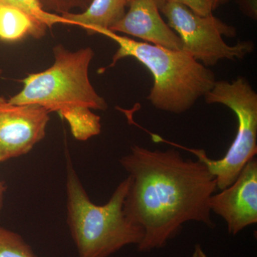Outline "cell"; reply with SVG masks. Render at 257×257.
<instances>
[{
	"instance_id": "1",
	"label": "cell",
	"mask_w": 257,
	"mask_h": 257,
	"mask_svg": "<svg viewBox=\"0 0 257 257\" xmlns=\"http://www.w3.org/2000/svg\"><path fill=\"white\" fill-rule=\"evenodd\" d=\"M119 162L130 178L124 214L144 231L140 252L165 247L189 221L214 227L209 201L216 180L202 162L138 145Z\"/></svg>"
},
{
	"instance_id": "2",
	"label": "cell",
	"mask_w": 257,
	"mask_h": 257,
	"mask_svg": "<svg viewBox=\"0 0 257 257\" xmlns=\"http://www.w3.org/2000/svg\"><path fill=\"white\" fill-rule=\"evenodd\" d=\"M99 35L119 45L107 68L122 59L133 57L150 71L154 83L147 99L159 110L185 112L215 84L214 72L184 51L136 41L109 30Z\"/></svg>"
},
{
	"instance_id": "3",
	"label": "cell",
	"mask_w": 257,
	"mask_h": 257,
	"mask_svg": "<svg viewBox=\"0 0 257 257\" xmlns=\"http://www.w3.org/2000/svg\"><path fill=\"white\" fill-rule=\"evenodd\" d=\"M67 224L79 257H109L128 245L141 243L143 229L124 212L130 178L117 186L105 204L89 199L72 161H67Z\"/></svg>"
},
{
	"instance_id": "4",
	"label": "cell",
	"mask_w": 257,
	"mask_h": 257,
	"mask_svg": "<svg viewBox=\"0 0 257 257\" xmlns=\"http://www.w3.org/2000/svg\"><path fill=\"white\" fill-rule=\"evenodd\" d=\"M55 62L48 69L29 74L23 88L10 98L14 104H35L61 117L81 108L106 110L107 104L94 89L89 69L94 57L91 47L70 51L64 45L53 48Z\"/></svg>"
},
{
	"instance_id": "5",
	"label": "cell",
	"mask_w": 257,
	"mask_h": 257,
	"mask_svg": "<svg viewBox=\"0 0 257 257\" xmlns=\"http://www.w3.org/2000/svg\"><path fill=\"white\" fill-rule=\"evenodd\" d=\"M207 104L229 108L237 119V131L229 150L220 160H211L205 151L191 149L165 140V143L192 153L202 162L216 180L217 189L231 185L244 166L257 154V94L247 80L239 77L233 82L216 81L204 96Z\"/></svg>"
},
{
	"instance_id": "6",
	"label": "cell",
	"mask_w": 257,
	"mask_h": 257,
	"mask_svg": "<svg viewBox=\"0 0 257 257\" xmlns=\"http://www.w3.org/2000/svg\"><path fill=\"white\" fill-rule=\"evenodd\" d=\"M160 13L180 38L182 50L206 67L221 60L243 59L254 50L251 41L240 42L234 46L227 45L222 37L236 36V29L212 15L202 16L175 3H166Z\"/></svg>"
},
{
	"instance_id": "7",
	"label": "cell",
	"mask_w": 257,
	"mask_h": 257,
	"mask_svg": "<svg viewBox=\"0 0 257 257\" xmlns=\"http://www.w3.org/2000/svg\"><path fill=\"white\" fill-rule=\"evenodd\" d=\"M50 112L35 104H14L0 96V163L27 155L46 135Z\"/></svg>"
},
{
	"instance_id": "8",
	"label": "cell",
	"mask_w": 257,
	"mask_h": 257,
	"mask_svg": "<svg viewBox=\"0 0 257 257\" xmlns=\"http://www.w3.org/2000/svg\"><path fill=\"white\" fill-rule=\"evenodd\" d=\"M209 201L211 211L220 216L229 234L235 236L257 222V160L244 166L234 183Z\"/></svg>"
},
{
	"instance_id": "9",
	"label": "cell",
	"mask_w": 257,
	"mask_h": 257,
	"mask_svg": "<svg viewBox=\"0 0 257 257\" xmlns=\"http://www.w3.org/2000/svg\"><path fill=\"white\" fill-rule=\"evenodd\" d=\"M128 8L124 16L109 30L170 50H182L180 38L164 21L155 0H130Z\"/></svg>"
},
{
	"instance_id": "10",
	"label": "cell",
	"mask_w": 257,
	"mask_h": 257,
	"mask_svg": "<svg viewBox=\"0 0 257 257\" xmlns=\"http://www.w3.org/2000/svg\"><path fill=\"white\" fill-rule=\"evenodd\" d=\"M130 0H92L82 13H66L61 15L69 25L82 28L88 35L110 30L126 13Z\"/></svg>"
},
{
	"instance_id": "11",
	"label": "cell",
	"mask_w": 257,
	"mask_h": 257,
	"mask_svg": "<svg viewBox=\"0 0 257 257\" xmlns=\"http://www.w3.org/2000/svg\"><path fill=\"white\" fill-rule=\"evenodd\" d=\"M46 32L26 13L9 6H0V40L20 41L28 36L40 40Z\"/></svg>"
},
{
	"instance_id": "12",
	"label": "cell",
	"mask_w": 257,
	"mask_h": 257,
	"mask_svg": "<svg viewBox=\"0 0 257 257\" xmlns=\"http://www.w3.org/2000/svg\"><path fill=\"white\" fill-rule=\"evenodd\" d=\"M63 119L68 123L74 138L79 141H86L101 133L100 116L88 108L76 109Z\"/></svg>"
},
{
	"instance_id": "13",
	"label": "cell",
	"mask_w": 257,
	"mask_h": 257,
	"mask_svg": "<svg viewBox=\"0 0 257 257\" xmlns=\"http://www.w3.org/2000/svg\"><path fill=\"white\" fill-rule=\"evenodd\" d=\"M0 6L13 7L21 10L45 32L57 24L69 25L61 15L48 13L44 10L38 0H0Z\"/></svg>"
},
{
	"instance_id": "14",
	"label": "cell",
	"mask_w": 257,
	"mask_h": 257,
	"mask_svg": "<svg viewBox=\"0 0 257 257\" xmlns=\"http://www.w3.org/2000/svg\"><path fill=\"white\" fill-rule=\"evenodd\" d=\"M0 257H38L18 233L0 226Z\"/></svg>"
},
{
	"instance_id": "15",
	"label": "cell",
	"mask_w": 257,
	"mask_h": 257,
	"mask_svg": "<svg viewBox=\"0 0 257 257\" xmlns=\"http://www.w3.org/2000/svg\"><path fill=\"white\" fill-rule=\"evenodd\" d=\"M47 12L62 15L72 13L74 10H84L92 0H38Z\"/></svg>"
},
{
	"instance_id": "16",
	"label": "cell",
	"mask_w": 257,
	"mask_h": 257,
	"mask_svg": "<svg viewBox=\"0 0 257 257\" xmlns=\"http://www.w3.org/2000/svg\"><path fill=\"white\" fill-rule=\"evenodd\" d=\"M167 3L184 5L196 14L202 16L212 15L214 10L213 0H167Z\"/></svg>"
},
{
	"instance_id": "17",
	"label": "cell",
	"mask_w": 257,
	"mask_h": 257,
	"mask_svg": "<svg viewBox=\"0 0 257 257\" xmlns=\"http://www.w3.org/2000/svg\"><path fill=\"white\" fill-rule=\"evenodd\" d=\"M245 16L252 20H257V0H235Z\"/></svg>"
},
{
	"instance_id": "18",
	"label": "cell",
	"mask_w": 257,
	"mask_h": 257,
	"mask_svg": "<svg viewBox=\"0 0 257 257\" xmlns=\"http://www.w3.org/2000/svg\"><path fill=\"white\" fill-rule=\"evenodd\" d=\"M192 257H208L207 253L204 251L202 246L199 243L194 246V251H193Z\"/></svg>"
},
{
	"instance_id": "19",
	"label": "cell",
	"mask_w": 257,
	"mask_h": 257,
	"mask_svg": "<svg viewBox=\"0 0 257 257\" xmlns=\"http://www.w3.org/2000/svg\"><path fill=\"white\" fill-rule=\"evenodd\" d=\"M6 190V184H5V182L0 180V214H1L2 209H3L5 193Z\"/></svg>"
},
{
	"instance_id": "20",
	"label": "cell",
	"mask_w": 257,
	"mask_h": 257,
	"mask_svg": "<svg viewBox=\"0 0 257 257\" xmlns=\"http://www.w3.org/2000/svg\"><path fill=\"white\" fill-rule=\"evenodd\" d=\"M155 3L158 7L160 10L165 6L166 3H167V0H155Z\"/></svg>"
},
{
	"instance_id": "21",
	"label": "cell",
	"mask_w": 257,
	"mask_h": 257,
	"mask_svg": "<svg viewBox=\"0 0 257 257\" xmlns=\"http://www.w3.org/2000/svg\"><path fill=\"white\" fill-rule=\"evenodd\" d=\"M226 1H227V0H213L214 9H216L217 7L219 6V5L224 4V3H226Z\"/></svg>"
},
{
	"instance_id": "22",
	"label": "cell",
	"mask_w": 257,
	"mask_h": 257,
	"mask_svg": "<svg viewBox=\"0 0 257 257\" xmlns=\"http://www.w3.org/2000/svg\"><path fill=\"white\" fill-rule=\"evenodd\" d=\"M2 74H3V70H2V69H0V76H1Z\"/></svg>"
}]
</instances>
